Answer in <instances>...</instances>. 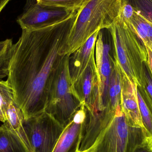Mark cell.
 <instances>
[{
    "label": "cell",
    "instance_id": "cell-5",
    "mask_svg": "<svg viewBox=\"0 0 152 152\" xmlns=\"http://www.w3.org/2000/svg\"><path fill=\"white\" fill-rule=\"evenodd\" d=\"M148 136L145 129L128 125L120 106L112 121L93 147V152H133Z\"/></svg>",
    "mask_w": 152,
    "mask_h": 152
},
{
    "label": "cell",
    "instance_id": "cell-24",
    "mask_svg": "<svg viewBox=\"0 0 152 152\" xmlns=\"http://www.w3.org/2000/svg\"><path fill=\"white\" fill-rule=\"evenodd\" d=\"M10 0H0V13Z\"/></svg>",
    "mask_w": 152,
    "mask_h": 152
},
{
    "label": "cell",
    "instance_id": "cell-4",
    "mask_svg": "<svg viewBox=\"0 0 152 152\" xmlns=\"http://www.w3.org/2000/svg\"><path fill=\"white\" fill-rule=\"evenodd\" d=\"M69 58L68 55L65 57L54 76L45 110L64 128L82 104L70 76Z\"/></svg>",
    "mask_w": 152,
    "mask_h": 152
},
{
    "label": "cell",
    "instance_id": "cell-19",
    "mask_svg": "<svg viewBox=\"0 0 152 152\" xmlns=\"http://www.w3.org/2000/svg\"><path fill=\"white\" fill-rule=\"evenodd\" d=\"M90 0H36L43 6L61 8L70 11L78 10L86 5Z\"/></svg>",
    "mask_w": 152,
    "mask_h": 152
},
{
    "label": "cell",
    "instance_id": "cell-25",
    "mask_svg": "<svg viewBox=\"0 0 152 152\" xmlns=\"http://www.w3.org/2000/svg\"><path fill=\"white\" fill-rule=\"evenodd\" d=\"M93 151H94V149H93V148H92L91 149H89V150H87V151H79L77 152H93Z\"/></svg>",
    "mask_w": 152,
    "mask_h": 152
},
{
    "label": "cell",
    "instance_id": "cell-9",
    "mask_svg": "<svg viewBox=\"0 0 152 152\" xmlns=\"http://www.w3.org/2000/svg\"><path fill=\"white\" fill-rule=\"evenodd\" d=\"M73 12L43 6L37 3L36 0H27L24 12L17 22L22 30L31 29L64 19Z\"/></svg>",
    "mask_w": 152,
    "mask_h": 152
},
{
    "label": "cell",
    "instance_id": "cell-6",
    "mask_svg": "<svg viewBox=\"0 0 152 152\" xmlns=\"http://www.w3.org/2000/svg\"><path fill=\"white\" fill-rule=\"evenodd\" d=\"M31 152H52L64 127L46 112L25 120Z\"/></svg>",
    "mask_w": 152,
    "mask_h": 152
},
{
    "label": "cell",
    "instance_id": "cell-1",
    "mask_svg": "<svg viewBox=\"0 0 152 152\" xmlns=\"http://www.w3.org/2000/svg\"><path fill=\"white\" fill-rule=\"evenodd\" d=\"M78 14V10L59 21L23 29L13 45L7 80L25 120L45 112L53 80L67 55L69 37Z\"/></svg>",
    "mask_w": 152,
    "mask_h": 152
},
{
    "label": "cell",
    "instance_id": "cell-11",
    "mask_svg": "<svg viewBox=\"0 0 152 152\" xmlns=\"http://www.w3.org/2000/svg\"><path fill=\"white\" fill-rule=\"evenodd\" d=\"M121 107L128 124L130 126L144 128L137 99V86L133 85L121 69Z\"/></svg>",
    "mask_w": 152,
    "mask_h": 152
},
{
    "label": "cell",
    "instance_id": "cell-2",
    "mask_svg": "<svg viewBox=\"0 0 152 152\" xmlns=\"http://www.w3.org/2000/svg\"><path fill=\"white\" fill-rule=\"evenodd\" d=\"M107 30L114 58L122 72L133 85L142 86L143 63L148 61L146 46L121 15Z\"/></svg>",
    "mask_w": 152,
    "mask_h": 152
},
{
    "label": "cell",
    "instance_id": "cell-22",
    "mask_svg": "<svg viewBox=\"0 0 152 152\" xmlns=\"http://www.w3.org/2000/svg\"><path fill=\"white\" fill-rule=\"evenodd\" d=\"M133 152H152V137H147L136 147Z\"/></svg>",
    "mask_w": 152,
    "mask_h": 152
},
{
    "label": "cell",
    "instance_id": "cell-17",
    "mask_svg": "<svg viewBox=\"0 0 152 152\" xmlns=\"http://www.w3.org/2000/svg\"><path fill=\"white\" fill-rule=\"evenodd\" d=\"M14 102L12 88L8 80H0V122L6 121V114L9 106Z\"/></svg>",
    "mask_w": 152,
    "mask_h": 152
},
{
    "label": "cell",
    "instance_id": "cell-12",
    "mask_svg": "<svg viewBox=\"0 0 152 152\" xmlns=\"http://www.w3.org/2000/svg\"><path fill=\"white\" fill-rule=\"evenodd\" d=\"M99 32H95L84 45L72 53V56H69V66L74 84L82 75L95 52L96 42Z\"/></svg>",
    "mask_w": 152,
    "mask_h": 152
},
{
    "label": "cell",
    "instance_id": "cell-23",
    "mask_svg": "<svg viewBox=\"0 0 152 152\" xmlns=\"http://www.w3.org/2000/svg\"><path fill=\"white\" fill-rule=\"evenodd\" d=\"M148 52V62L152 75V49L146 46Z\"/></svg>",
    "mask_w": 152,
    "mask_h": 152
},
{
    "label": "cell",
    "instance_id": "cell-21",
    "mask_svg": "<svg viewBox=\"0 0 152 152\" xmlns=\"http://www.w3.org/2000/svg\"><path fill=\"white\" fill-rule=\"evenodd\" d=\"M138 14L152 26V0H126Z\"/></svg>",
    "mask_w": 152,
    "mask_h": 152
},
{
    "label": "cell",
    "instance_id": "cell-18",
    "mask_svg": "<svg viewBox=\"0 0 152 152\" xmlns=\"http://www.w3.org/2000/svg\"><path fill=\"white\" fill-rule=\"evenodd\" d=\"M146 105L152 113V75L148 61L143 63V80L142 86H137Z\"/></svg>",
    "mask_w": 152,
    "mask_h": 152
},
{
    "label": "cell",
    "instance_id": "cell-8",
    "mask_svg": "<svg viewBox=\"0 0 152 152\" xmlns=\"http://www.w3.org/2000/svg\"><path fill=\"white\" fill-rule=\"evenodd\" d=\"M98 80L94 53L86 70L74 84L78 95L86 109L89 120L95 119L99 116Z\"/></svg>",
    "mask_w": 152,
    "mask_h": 152
},
{
    "label": "cell",
    "instance_id": "cell-3",
    "mask_svg": "<svg viewBox=\"0 0 152 152\" xmlns=\"http://www.w3.org/2000/svg\"><path fill=\"white\" fill-rule=\"evenodd\" d=\"M122 0H90L78 10L68 41L69 56L95 32L108 29L121 15Z\"/></svg>",
    "mask_w": 152,
    "mask_h": 152
},
{
    "label": "cell",
    "instance_id": "cell-15",
    "mask_svg": "<svg viewBox=\"0 0 152 152\" xmlns=\"http://www.w3.org/2000/svg\"><path fill=\"white\" fill-rule=\"evenodd\" d=\"M0 152H28L19 138L3 123L0 126Z\"/></svg>",
    "mask_w": 152,
    "mask_h": 152
},
{
    "label": "cell",
    "instance_id": "cell-20",
    "mask_svg": "<svg viewBox=\"0 0 152 152\" xmlns=\"http://www.w3.org/2000/svg\"><path fill=\"white\" fill-rule=\"evenodd\" d=\"M137 99L139 104L142 122L148 135L152 137V113L145 102L138 88L137 89Z\"/></svg>",
    "mask_w": 152,
    "mask_h": 152
},
{
    "label": "cell",
    "instance_id": "cell-7",
    "mask_svg": "<svg viewBox=\"0 0 152 152\" xmlns=\"http://www.w3.org/2000/svg\"><path fill=\"white\" fill-rule=\"evenodd\" d=\"M111 46L108 39L100 30L96 42V64L99 80V106L100 113L106 114L108 92L111 76L114 65V54L112 56Z\"/></svg>",
    "mask_w": 152,
    "mask_h": 152
},
{
    "label": "cell",
    "instance_id": "cell-14",
    "mask_svg": "<svg viewBox=\"0 0 152 152\" xmlns=\"http://www.w3.org/2000/svg\"><path fill=\"white\" fill-rule=\"evenodd\" d=\"M126 21L145 45L152 49V25L135 11L133 16Z\"/></svg>",
    "mask_w": 152,
    "mask_h": 152
},
{
    "label": "cell",
    "instance_id": "cell-16",
    "mask_svg": "<svg viewBox=\"0 0 152 152\" xmlns=\"http://www.w3.org/2000/svg\"><path fill=\"white\" fill-rule=\"evenodd\" d=\"M13 45L11 39L0 41V80L9 75Z\"/></svg>",
    "mask_w": 152,
    "mask_h": 152
},
{
    "label": "cell",
    "instance_id": "cell-10",
    "mask_svg": "<svg viewBox=\"0 0 152 152\" xmlns=\"http://www.w3.org/2000/svg\"><path fill=\"white\" fill-rule=\"evenodd\" d=\"M87 110L82 104L72 120L64 128L52 152H77L86 122Z\"/></svg>",
    "mask_w": 152,
    "mask_h": 152
},
{
    "label": "cell",
    "instance_id": "cell-13",
    "mask_svg": "<svg viewBox=\"0 0 152 152\" xmlns=\"http://www.w3.org/2000/svg\"><path fill=\"white\" fill-rule=\"evenodd\" d=\"M24 114L21 109L14 102L8 108L6 121L3 123L6 127L16 135L22 142L28 152H31V147L24 129Z\"/></svg>",
    "mask_w": 152,
    "mask_h": 152
}]
</instances>
